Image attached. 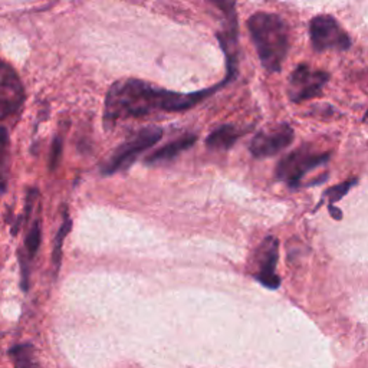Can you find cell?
<instances>
[{"label":"cell","mask_w":368,"mask_h":368,"mask_svg":"<svg viewBox=\"0 0 368 368\" xmlns=\"http://www.w3.org/2000/svg\"><path fill=\"white\" fill-rule=\"evenodd\" d=\"M226 84L228 82L223 79V82L216 86L190 92V94H181V92L152 86L140 79L118 81L108 91L104 122L107 127H111L121 117H143L155 111H186L214 94Z\"/></svg>","instance_id":"6da1fadb"},{"label":"cell","mask_w":368,"mask_h":368,"mask_svg":"<svg viewBox=\"0 0 368 368\" xmlns=\"http://www.w3.org/2000/svg\"><path fill=\"white\" fill-rule=\"evenodd\" d=\"M251 38L263 68L280 72L289 51V27L276 13L258 12L248 20Z\"/></svg>","instance_id":"7a4b0ae2"},{"label":"cell","mask_w":368,"mask_h":368,"mask_svg":"<svg viewBox=\"0 0 368 368\" xmlns=\"http://www.w3.org/2000/svg\"><path fill=\"white\" fill-rule=\"evenodd\" d=\"M331 159L329 152H318L311 145H301L295 151L285 156L276 167V178L296 189L305 174L325 164Z\"/></svg>","instance_id":"3957f363"},{"label":"cell","mask_w":368,"mask_h":368,"mask_svg":"<svg viewBox=\"0 0 368 368\" xmlns=\"http://www.w3.org/2000/svg\"><path fill=\"white\" fill-rule=\"evenodd\" d=\"M163 137V130L159 127H147L140 130L131 140L126 141L117 148L112 159L104 167L105 174H114L119 170L129 169L137 157L145 150L156 145Z\"/></svg>","instance_id":"277c9868"},{"label":"cell","mask_w":368,"mask_h":368,"mask_svg":"<svg viewBox=\"0 0 368 368\" xmlns=\"http://www.w3.org/2000/svg\"><path fill=\"white\" fill-rule=\"evenodd\" d=\"M310 35L317 52L347 51L351 48L348 34L329 15H320L311 20Z\"/></svg>","instance_id":"5b68a950"},{"label":"cell","mask_w":368,"mask_h":368,"mask_svg":"<svg viewBox=\"0 0 368 368\" xmlns=\"http://www.w3.org/2000/svg\"><path fill=\"white\" fill-rule=\"evenodd\" d=\"M329 75L325 71L313 70L310 65L301 64L289 77L288 96L295 104L318 97L328 84Z\"/></svg>","instance_id":"8992f818"},{"label":"cell","mask_w":368,"mask_h":368,"mask_svg":"<svg viewBox=\"0 0 368 368\" xmlns=\"http://www.w3.org/2000/svg\"><path fill=\"white\" fill-rule=\"evenodd\" d=\"M294 141V130L288 124H280L259 131L251 141L249 150L255 159H268L281 152Z\"/></svg>","instance_id":"52a82bcc"},{"label":"cell","mask_w":368,"mask_h":368,"mask_svg":"<svg viewBox=\"0 0 368 368\" xmlns=\"http://www.w3.org/2000/svg\"><path fill=\"white\" fill-rule=\"evenodd\" d=\"M280 258V242L275 236H268L259 248V270L255 275L258 282L265 288L278 289L281 278L276 273V263Z\"/></svg>","instance_id":"ba28073f"},{"label":"cell","mask_w":368,"mask_h":368,"mask_svg":"<svg viewBox=\"0 0 368 368\" xmlns=\"http://www.w3.org/2000/svg\"><path fill=\"white\" fill-rule=\"evenodd\" d=\"M23 101V86L16 72L0 60V108L2 114L15 112Z\"/></svg>","instance_id":"9c48e42d"},{"label":"cell","mask_w":368,"mask_h":368,"mask_svg":"<svg viewBox=\"0 0 368 368\" xmlns=\"http://www.w3.org/2000/svg\"><path fill=\"white\" fill-rule=\"evenodd\" d=\"M197 137L193 134H188V136H183L171 143H169L167 145L156 150L155 152H151V155L145 159L147 164H159V163H166V162H171L174 160L177 156H180L183 151L189 150L190 147L195 145Z\"/></svg>","instance_id":"30bf717a"},{"label":"cell","mask_w":368,"mask_h":368,"mask_svg":"<svg viewBox=\"0 0 368 368\" xmlns=\"http://www.w3.org/2000/svg\"><path fill=\"white\" fill-rule=\"evenodd\" d=\"M247 130H240L236 126H222L211 131L206 138V145L210 150H229Z\"/></svg>","instance_id":"8fae6325"},{"label":"cell","mask_w":368,"mask_h":368,"mask_svg":"<svg viewBox=\"0 0 368 368\" xmlns=\"http://www.w3.org/2000/svg\"><path fill=\"white\" fill-rule=\"evenodd\" d=\"M37 350L30 344H19L9 350V355L13 360L15 368H39L37 360Z\"/></svg>","instance_id":"7c38bea8"},{"label":"cell","mask_w":368,"mask_h":368,"mask_svg":"<svg viewBox=\"0 0 368 368\" xmlns=\"http://www.w3.org/2000/svg\"><path fill=\"white\" fill-rule=\"evenodd\" d=\"M71 228H72V222H71L68 214L65 213L64 222H63V225H60L59 232H58V235H56V242H55V248H53V256H52V259H53L55 270H58L59 266H60V256H63L64 240H65V237L68 236V233L71 232Z\"/></svg>","instance_id":"4fadbf2b"},{"label":"cell","mask_w":368,"mask_h":368,"mask_svg":"<svg viewBox=\"0 0 368 368\" xmlns=\"http://www.w3.org/2000/svg\"><path fill=\"white\" fill-rule=\"evenodd\" d=\"M355 184H357V178H351V180H347L341 184H336V186H334V188H331L325 192V197H328L329 203L334 204L336 202H340L344 196H347V193L355 186Z\"/></svg>","instance_id":"5bb4252c"},{"label":"cell","mask_w":368,"mask_h":368,"mask_svg":"<svg viewBox=\"0 0 368 368\" xmlns=\"http://www.w3.org/2000/svg\"><path fill=\"white\" fill-rule=\"evenodd\" d=\"M39 244H41V223L35 222L26 237V251L29 258H34L38 254Z\"/></svg>","instance_id":"9a60e30c"},{"label":"cell","mask_w":368,"mask_h":368,"mask_svg":"<svg viewBox=\"0 0 368 368\" xmlns=\"http://www.w3.org/2000/svg\"><path fill=\"white\" fill-rule=\"evenodd\" d=\"M63 148H64V140L60 136H56L52 148H51V156H49V170L53 171L60 162V156H63Z\"/></svg>","instance_id":"2e32d148"},{"label":"cell","mask_w":368,"mask_h":368,"mask_svg":"<svg viewBox=\"0 0 368 368\" xmlns=\"http://www.w3.org/2000/svg\"><path fill=\"white\" fill-rule=\"evenodd\" d=\"M210 2L223 13L225 18L237 16V13H236V0H210Z\"/></svg>","instance_id":"e0dca14e"},{"label":"cell","mask_w":368,"mask_h":368,"mask_svg":"<svg viewBox=\"0 0 368 368\" xmlns=\"http://www.w3.org/2000/svg\"><path fill=\"white\" fill-rule=\"evenodd\" d=\"M38 196V190L37 189H29L27 195H26V207H25V219H27L30 216V213H32V207L35 204Z\"/></svg>","instance_id":"ac0fdd59"},{"label":"cell","mask_w":368,"mask_h":368,"mask_svg":"<svg viewBox=\"0 0 368 368\" xmlns=\"http://www.w3.org/2000/svg\"><path fill=\"white\" fill-rule=\"evenodd\" d=\"M328 210H329V213H331V216H332L334 219H336V221H340V219H343V211H341V209H339V207H335L334 204H329V206H328Z\"/></svg>","instance_id":"d6986e66"},{"label":"cell","mask_w":368,"mask_h":368,"mask_svg":"<svg viewBox=\"0 0 368 368\" xmlns=\"http://www.w3.org/2000/svg\"><path fill=\"white\" fill-rule=\"evenodd\" d=\"M364 121H365V122H368V111L365 112V117H364Z\"/></svg>","instance_id":"ffe728a7"}]
</instances>
